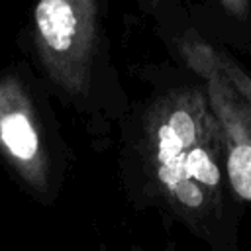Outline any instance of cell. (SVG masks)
Listing matches in <instances>:
<instances>
[{"label":"cell","mask_w":251,"mask_h":251,"mask_svg":"<svg viewBox=\"0 0 251 251\" xmlns=\"http://www.w3.org/2000/svg\"><path fill=\"white\" fill-rule=\"evenodd\" d=\"M145 151L163 196L184 222L198 227L218 216L226 153L206 88H178L151 106Z\"/></svg>","instance_id":"obj_1"},{"label":"cell","mask_w":251,"mask_h":251,"mask_svg":"<svg viewBox=\"0 0 251 251\" xmlns=\"http://www.w3.org/2000/svg\"><path fill=\"white\" fill-rule=\"evenodd\" d=\"M31 39L49 80L73 98L86 96L98 43V0H37Z\"/></svg>","instance_id":"obj_2"},{"label":"cell","mask_w":251,"mask_h":251,"mask_svg":"<svg viewBox=\"0 0 251 251\" xmlns=\"http://www.w3.org/2000/svg\"><path fill=\"white\" fill-rule=\"evenodd\" d=\"M178 51L186 65L204 80L208 102L224 139L227 182L251 206V104L218 67L212 45L186 35L180 39Z\"/></svg>","instance_id":"obj_3"},{"label":"cell","mask_w":251,"mask_h":251,"mask_svg":"<svg viewBox=\"0 0 251 251\" xmlns=\"http://www.w3.org/2000/svg\"><path fill=\"white\" fill-rule=\"evenodd\" d=\"M0 157L37 196L51 190V153L41 120L25 82L0 75Z\"/></svg>","instance_id":"obj_4"},{"label":"cell","mask_w":251,"mask_h":251,"mask_svg":"<svg viewBox=\"0 0 251 251\" xmlns=\"http://www.w3.org/2000/svg\"><path fill=\"white\" fill-rule=\"evenodd\" d=\"M212 55H214L218 67H220V69L226 73V76L231 80V84H233V86L245 96V100L251 104V76H249L233 59H229L227 55L220 53V51L214 49V47H212Z\"/></svg>","instance_id":"obj_5"},{"label":"cell","mask_w":251,"mask_h":251,"mask_svg":"<svg viewBox=\"0 0 251 251\" xmlns=\"http://www.w3.org/2000/svg\"><path fill=\"white\" fill-rule=\"evenodd\" d=\"M220 2L235 18H245L249 12V0H220Z\"/></svg>","instance_id":"obj_6"}]
</instances>
